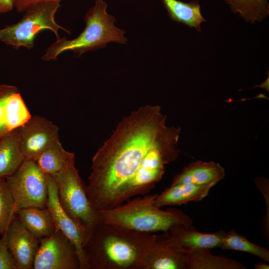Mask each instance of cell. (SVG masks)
I'll use <instances>...</instances> for the list:
<instances>
[{
  "mask_svg": "<svg viewBox=\"0 0 269 269\" xmlns=\"http://www.w3.org/2000/svg\"><path fill=\"white\" fill-rule=\"evenodd\" d=\"M225 176L224 168L213 161L198 160L185 167L173 179L171 185L191 183L205 185L217 183Z\"/></svg>",
  "mask_w": 269,
  "mask_h": 269,
  "instance_id": "obj_15",
  "label": "cell"
},
{
  "mask_svg": "<svg viewBox=\"0 0 269 269\" xmlns=\"http://www.w3.org/2000/svg\"><path fill=\"white\" fill-rule=\"evenodd\" d=\"M9 251L17 269H33L40 239L33 235L16 216L5 232Z\"/></svg>",
  "mask_w": 269,
  "mask_h": 269,
  "instance_id": "obj_12",
  "label": "cell"
},
{
  "mask_svg": "<svg viewBox=\"0 0 269 269\" xmlns=\"http://www.w3.org/2000/svg\"><path fill=\"white\" fill-rule=\"evenodd\" d=\"M225 232L204 233L198 231L192 225L176 224L166 233L168 244L178 252L186 254L199 249L220 247Z\"/></svg>",
  "mask_w": 269,
  "mask_h": 269,
  "instance_id": "obj_11",
  "label": "cell"
},
{
  "mask_svg": "<svg viewBox=\"0 0 269 269\" xmlns=\"http://www.w3.org/2000/svg\"><path fill=\"white\" fill-rule=\"evenodd\" d=\"M6 126L10 132L16 130L25 124L31 115L18 90L7 98L4 108Z\"/></svg>",
  "mask_w": 269,
  "mask_h": 269,
  "instance_id": "obj_21",
  "label": "cell"
},
{
  "mask_svg": "<svg viewBox=\"0 0 269 269\" xmlns=\"http://www.w3.org/2000/svg\"><path fill=\"white\" fill-rule=\"evenodd\" d=\"M185 255L168 244L166 233L154 234L141 269H186Z\"/></svg>",
  "mask_w": 269,
  "mask_h": 269,
  "instance_id": "obj_13",
  "label": "cell"
},
{
  "mask_svg": "<svg viewBox=\"0 0 269 269\" xmlns=\"http://www.w3.org/2000/svg\"><path fill=\"white\" fill-rule=\"evenodd\" d=\"M232 11L246 22L261 21L269 14L268 0H224Z\"/></svg>",
  "mask_w": 269,
  "mask_h": 269,
  "instance_id": "obj_22",
  "label": "cell"
},
{
  "mask_svg": "<svg viewBox=\"0 0 269 269\" xmlns=\"http://www.w3.org/2000/svg\"><path fill=\"white\" fill-rule=\"evenodd\" d=\"M209 249L195 250L185 255L186 269H246L238 261L213 255Z\"/></svg>",
  "mask_w": 269,
  "mask_h": 269,
  "instance_id": "obj_18",
  "label": "cell"
},
{
  "mask_svg": "<svg viewBox=\"0 0 269 269\" xmlns=\"http://www.w3.org/2000/svg\"><path fill=\"white\" fill-rule=\"evenodd\" d=\"M51 176L56 184L60 204L81 229L87 239L100 220L87 196L85 185L75 167V159Z\"/></svg>",
  "mask_w": 269,
  "mask_h": 269,
  "instance_id": "obj_5",
  "label": "cell"
},
{
  "mask_svg": "<svg viewBox=\"0 0 269 269\" xmlns=\"http://www.w3.org/2000/svg\"><path fill=\"white\" fill-rule=\"evenodd\" d=\"M18 90L15 86L5 84L0 85V139L9 132L6 126L4 116L6 100L10 94Z\"/></svg>",
  "mask_w": 269,
  "mask_h": 269,
  "instance_id": "obj_25",
  "label": "cell"
},
{
  "mask_svg": "<svg viewBox=\"0 0 269 269\" xmlns=\"http://www.w3.org/2000/svg\"><path fill=\"white\" fill-rule=\"evenodd\" d=\"M13 7L12 0H0V13L11 11Z\"/></svg>",
  "mask_w": 269,
  "mask_h": 269,
  "instance_id": "obj_28",
  "label": "cell"
},
{
  "mask_svg": "<svg viewBox=\"0 0 269 269\" xmlns=\"http://www.w3.org/2000/svg\"><path fill=\"white\" fill-rule=\"evenodd\" d=\"M62 0H49L37 4L25 11L21 19L11 25L0 28V41L15 49L24 47H33L37 34L43 30L53 32L56 38H60L59 30L71 32L55 21L56 13L61 6Z\"/></svg>",
  "mask_w": 269,
  "mask_h": 269,
  "instance_id": "obj_6",
  "label": "cell"
},
{
  "mask_svg": "<svg viewBox=\"0 0 269 269\" xmlns=\"http://www.w3.org/2000/svg\"><path fill=\"white\" fill-rule=\"evenodd\" d=\"M256 269H269V266L265 263H258L255 265Z\"/></svg>",
  "mask_w": 269,
  "mask_h": 269,
  "instance_id": "obj_29",
  "label": "cell"
},
{
  "mask_svg": "<svg viewBox=\"0 0 269 269\" xmlns=\"http://www.w3.org/2000/svg\"><path fill=\"white\" fill-rule=\"evenodd\" d=\"M49 0H12V1L16 11L23 12L37 4Z\"/></svg>",
  "mask_w": 269,
  "mask_h": 269,
  "instance_id": "obj_27",
  "label": "cell"
},
{
  "mask_svg": "<svg viewBox=\"0 0 269 269\" xmlns=\"http://www.w3.org/2000/svg\"><path fill=\"white\" fill-rule=\"evenodd\" d=\"M162 2L172 20L201 32L200 25L206 20L202 16L198 1L185 2L179 0H162Z\"/></svg>",
  "mask_w": 269,
  "mask_h": 269,
  "instance_id": "obj_19",
  "label": "cell"
},
{
  "mask_svg": "<svg viewBox=\"0 0 269 269\" xmlns=\"http://www.w3.org/2000/svg\"><path fill=\"white\" fill-rule=\"evenodd\" d=\"M166 119L159 106L141 107L123 118L99 148L85 186L96 212L145 195L162 179L165 165L179 153L181 129L168 126Z\"/></svg>",
  "mask_w": 269,
  "mask_h": 269,
  "instance_id": "obj_1",
  "label": "cell"
},
{
  "mask_svg": "<svg viewBox=\"0 0 269 269\" xmlns=\"http://www.w3.org/2000/svg\"><path fill=\"white\" fill-rule=\"evenodd\" d=\"M24 159L17 129L10 131L0 139V179H5L13 174Z\"/></svg>",
  "mask_w": 269,
  "mask_h": 269,
  "instance_id": "obj_17",
  "label": "cell"
},
{
  "mask_svg": "<svg viewBox=\"0 0 269 269\" xmlns=\"http://www.w3.org/2000/svg\"><path fill=\"white\" fill-rule=\"evenodd\" d=\"M108 5L104 0H96L94 5L87 12L86 25L79 35L72 39L65 37L57 38L48 47L42 59H56L64 52L71 51L77 56L103 47L111 42L125 44L127 41L125 31L116 27L114 16L107 12Z\"/></svg>",
  "mask_w": 269,
  "mask_h": 269,
  "instance_id": "obj_4",
  "label": "cell"
},
{
  "mask_svg": "<svg viewBox=\"0 0 269 269\" xmlns=\"http://www.w3.org/2000/svg\"><path fill=\"white\" fill-rule=\"evenodd\" d=\"M20 147L25 159L35 161L52 142L59 138V128L52 122L33 116L17 129Z\"/></svg>",
  "mask_w": 269,
  "mask_h": 269,
  "instance_id": "obj_9",
  "label": "cell"
},
{
  "mask_svg": "<svg viewBox=\"0 0 269 269\" xmlns=\"http://www.w3.org/2000/svg\"><path fill=\"white\" fill-rule=\"evenodd\" d=\"M18 210L5 179H0V235L6 231Z\"/></svg>",
  "mask_w": 269,
  "mask_h": 269,
  "instance_id": "obj_24",
  "label": "cell"
},
{
  "mask_svg": "<svg viewBox=\"0 0 269 269\" xmlns=\"http://www.w3.org/2000/svg\"><path fill=\"white\" fill-rule=\"evenodd\" d=\"M219 248L224 250H231L250 253L269 262V251L267 248L250 242L246 237L238 234L234 230L225 232Z\"/></svg>",
  "mask_w": 269,
  "mask_h": 269,
  "instance_id": "obj_23",
  "label": "cell"
},
{
  "mask_svg": "<svg viewBox=\"0 0 269 269\" xmlns=\"http://www.w3.org/2000/svg\"><path fill=\"white\" fill-rule=\"evenodd\" d=\"M5 181L18 210L46 207V175L35 161L25 159L13 174L5 178Z\"/></svg>",
  "mask_w": 269,
  "mask_h": 269,
  "instance_id": "obj_7",
  "label": "cell"
},
{
  "mask_svg": "<svg viewBox=\"0 0 269 269\" xmlns=\"http://www.w3.org/2000/svg\"><path fill=\"white\" fill-rule=\"evenodd\" d=\"M74 159V153L66 150L58 138L40 154L35 162L45 174L53 176Z\"/></svg>",
  "mask_w": 269,
  "mask_h": 269,
  "instance_id": "obj_20",
  "label": "cell"
},
{
  "mask_svg": "<svg viewBox=\"0 0 269 269\" xmlns=\"http://www.w3.org/2000/svg\"><path fill=\"white\" fill-rule=\"evenodd\" d=\"M16 216L25 228L39 239L50 236L57 230L46 207L20 209Z\"/></svg>",
  "mask_w": 269,
  "mask_h": 269,
  "instance_id": "obj_16",
  "label": "cell"
},
{
  "mask_svg": "<svg viewBox=\"0 0 269 269\" xmlns=\"http://www.w3.org/2000/svg\"><path fill=\"white\" fill-rule=\"evenodd\" d=\"M46 178L48 186L46 208L51 215L56 229L68 238L76 247L79 258L80 269H89L83 248L86 236L60 204L56 184L53 178L49 175H46Z\"/></svg>",
  "mask_w": 269,
  "mask_h": 269,
  "instance_id": "obj_10",
  "label": "cell"
},
{
  "mask_svg": "<svg viewBox=\"0 0 269 269\" xmlns=\"http://www.w3.org/2000/svg\"><path fill=\"white\" fill-rule=\"evenodd\" d=\"M34 269H80L76 247L60 231L40 239Z\"/></svg>",
  "mask_w": 269,
  "mask_h": 269,
  "instance_id": "obj_8",
  "label": "cell"
},
{
  "mask_svg": "<svg viewBox=\"0 0 269 269\" xmlns=\"http://www.w3.org/2000/svg\"><path fill=\"white\" fill-rule=\"evenodd\" d=\"M158 194L129 200L116 207L98 212L100 221L108 224L142 233H167L176 224L192 225L191 218L181 210H162L154 205Z\"/></svg>",
  "mask_w": 269,
  "mask_h": 269,
  "instance_id": "obj_3",
  "label": "cell"
},
{
  "mask_svg": "<svg viewBox=\"0 0 269 269\" xmlns=\"http://www.w3.org/2000/svg\"><path fill=\"white\" fill-rule=\"evenodd\" d=\"M216 184L211 183L205 185L191 183L171 185L157 195L154 200V205L160 208L201 201L208 195L210 189Z\"/></svg>",
  "mask_w": 269,
  "mask_h": 269,
  "instance_id": "obj_14",
  "label": "cell"
},
{
  "mask_svg": "<svg viewBox=\"0 0 269 269\" xmlns=\"http://www.w3.org/2000/svg\"><path fill=\"white\" fill-rule=\"evenodd\" d=\"M154 234L100 221L83 245L91 269H141Z\"/></svg>",
  "mask_w": 269,
  "mask_h": 269,
  "instance_id": "obj_2",
  "label": "cell"
},
{
  "mask_svg": "<svg viewBox=\"0 0 269 269\" xmlns=\"http://www.w3.org/2000/svg\"><path fill=\"white\" fill-rule=\"evenodd\" d=\"M0 239V269H17L7 245L5 232Z\"/></svg>",
  "mask_w": 269,
  "mask_h": 269,
  "instance_id": "obj_26",
  "label": "cell"
}]
</instances>
